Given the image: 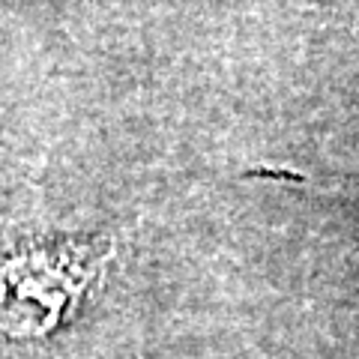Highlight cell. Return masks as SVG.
Segmentation results:
<instances>
[{
    "mask_svg": "<svg viewBox=\"0 0 359 359\" xmlns=\"http://www.w3.org/2000/svg\"><path fill=\"white\" fill-rule=\"evenodd\" d=\"M93 252H30L0 264V332L33 335L60 318L93 276Z\"/></svg>",
    "mask_w": 359,
    "mask_h": 359,
    "instance_id": "6da1fadb",
    "label": "cell"
}]
</instances>
